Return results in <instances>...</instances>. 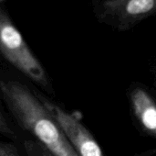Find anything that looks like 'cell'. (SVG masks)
Instances as JSON below:
<instances>
[{"label":"cell","instance_id":"5","mask_svg":"<svg viewBox=\"0 0 156 156\" xmlns=\"http://www.w3.org/2000/svg\"><path fill=\"white\" fill-rule=\"evenodd\" d=\"M129 103L142 131L156 140V98L145 87L134 85L129 90Z\"/></svg>","mask_w":156,"mask_h":156},{"label":"cell","instance_id":"2","mask_svg":"<svg viewBox=\"0 0 156 156\" xmlns=\"http://www.w3.org/2000/svg\"><path fill=\"white\" fill-rule=\"evenodd\" d=\"M0 53L12 66L34 83L48 85V75L44 67L8 15L2 9H0Z\"/></svg>","mask_w":156,"mask_h":156},{"label":"cell","instance_id":"1","mask_svg":"<svg viewBox=\"0 0 156 156\" xmlns=\"http://www.w3.org/2000/svg\"><path fill=\"white\" fill-rule=\"evenodd\" d=\"M0 93L22 129L32 134L53 156H78L53 120L46 103L16 81H0Z\"/></svg>","mask_w":156,"mask_h":156},{"label":"cell","instance_id":"7","mask_svg":"<svg viewBox=\"0 0 156 156\" xmlns=\"http://www.w3.org/2000/svg\"><path fill=\"white\" fill-rule=\"evenodd\" d=\"M0 134L6 136V137H9V138H15L16 137L14 131L10 127V124L6 120L5 117L2 113L1 109H0Z\"/></svg>","mask_w":156,"mask_h":156},{"label":"cell","instance_id":"3","mask_svg":"<svg viewBox=\"0 0 156 156\" xmlns=\"http://www.w3.org/2000/svg\"><path fill=\"white\" fill-rule=\"evenodd\" d=\"M97 20L119 31H126L156 15V0H93Z\"/></svg>","mask_w":156,"mask_h":156},{"label":"cell","instance_id":"8","mask_svg":"<svg viewBox=\"0 0 156 156\" xmlns=\"http://www.w3.org/2000/svg\"><path fill=\"white\" fill-rule=\"evenodd\" d=\"M0 156H20L16 146L0 141Z\"/></svg>","mask_w":156,"mask_h":156},{"label":"cell","instance_id":"6","mask_svg":"<svg viewBox=\"0 0 156 156\" xmlns=\"http://www.w3.org/2000/svg\"><path fill=\"white\" fill-rule=\"evenodd\" d=\"M24 149L27 156H53L45 146L35 140L26 141L24 143Z\"/></svg>","mask_w":156,"mask_h":156},{"label":"cell","instance_id":"4","mask_svg":"<svg viewBox=\"0 0 156 156\" xmlns=\"http://www.w3.org/2000/svg\"><path fill=\"white\" fill-rule=\"evenodd\" d=\"M46 106L78 156H105L78 113H70L50 103H46Z\"/></svg>","mask_w":156,"mask_h":156},{"label":"cell","instance_id":"9","mask_svg":"<svg viewBox=\"0 0 156 156\" xmlns=\"http://www.w3.org/2000/svg\"><path fill=\"white\" fill-rule=\"evenodd\" d=\"M155 76H156V71H155Z\"/></svg>","mask_w":156,"mask_h":156}]
</instances>
